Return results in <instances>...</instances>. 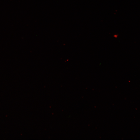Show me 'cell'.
Segmentation results:
<instances>
[]
</instances>
